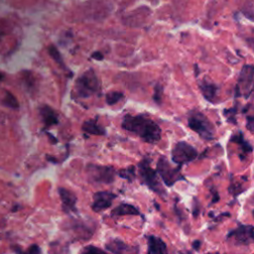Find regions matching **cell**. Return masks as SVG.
<instances>
[{"label": "cell", "mask_w": 254, "mask_h": 254, "mask_svg": "<svg viewBox=\"0 0 254 254\" xmlns=\"http://www.w3.org/2000/svg\"><path fill=\"white\" fill-rule=\"evenodd\" d=\"M99 89V82L92 70L85 71L75 83L76 94L80 98H86L95 94Z\"/></svg>", "instance_id": "cell-7"}, {"label": "cell", "mask_w": 254, "mask_h": 254, "mask_svg": "<svg viewBox=\"0 0 254 254\" xmlns=\"http://www.w3.org/2000/svg\"><path fill=\"white\" fill-rule=\"evenodd\" d=\"M79 254H108V253L105 250H103L97 246L87 245L81 249Z\"/></svg>", "instance_id": "cell-20"}, {"label": "cell", "mask_w": 254, "mask_h": 254, "mask_svg": "<svg viewBox=\"0 0 254 254\" xmlns=\"http://www.w3.org/2000/svg\"><path fill=\"white\" fill-rule=\"evenodd\" d=\"M135 171H136V169L134 166H128L127 168H124V169H121L120 171H118L117 175L120 178L128 181L129 183H132L136 179Z\"/></svg>", "instance_id": "cell-18"}, {"label": "cell", "mask_w": 254, "mask_h": 254, "mask_svg": "<svg viewBox=\"0 0 254 254\" xmlns=\"http://www.w3.org/2000/svg\"><path fill=\"white\" fill-rule=\"evenodd\" d=\"M87 178L95 184H111L114 182L116 172L113 167L97 164H88L86 166Z\"/></svg>", "instance_id": "cell-6"}, {"label": "cell", "mask_w": 254, "mask_h": 254, "mask_svg": "<svg viewBox=\"0 0 254 254\" xmlns=\"http://www.w3.org/2000/svg\"><path fill=\"white\" fill-rule=\"evenodd\" d=\"M171 156L172 161L178 166L182 167L183 165L189 164L195 160L198 156V152L190 144L185 141H180L173 146Z\"/></svg>", "instance_id": "cell-5"}, {"label": "cell", "mask_w": 254, "mask_h": 254, "mask_svg": "<svg viewBox=\"0 0 254 254\" xmlns=\"http://www.w3.org/2000/svg\"><path fill=\"white\" fill-rule=\"evenodd\" d=\"M188 126L205 141H211L214 139L215 128L209 119L200 111L191 110L189 113Z\"/></svg>", "instance_id": "cell-3"}, {"label": "cell", "mask_w": 254, "mask_h": 254, "mask_svg": "<svg viewBox=\"0 0 254 254\" xmlns=\"http://www.w3.org/2000/svg\"><path fill=\"white\" fill-rule=\"evenodd\" d=\"M4 104L7 105L8 107L12 109H18L19 108V103L17 98L10 92H6V95L4 97Z\"/></svg>", "instance_id": "cell-21"}, {"label": "cell", "mask_w": 254, "mask_h": 254, "mask_svg": "<svg viewBox=\"0 0 254 254\" xmlns=\"http://www.w3.org/2000/svg\"><path fill=\"white\" fill-rule=\"evenodd\" d=\"M19 254H41V248L37 244H32L25 252L18 251Z\"/></svg>", "instance_id": "cell-22"}, {"label": "cell", "mask_w": 254, "mask_h": 254, "mask_svg": "<svg viewBox=\"0 0 254 254\" xmlns=\"http://www.w3.org/2000/svg\"><path fill=\"white\" fill-rule=\"evenodd\" d=\"M246 127L249 129V131L252 133L253 132V124H254V119H253V116L252 115H249L246 117Z\"/></svg>", "instance_id": "cell-24"}, {"label": "cell", "mask_w": 254, "mask_h": 254, "mask_svg": "<svg viewBox=\"0 0 254 254\" xmlns=\"http://www.w3.org/2000/svg\"><path fill=\"white\" fill-rule=\"evenodd\" d=\"M200 89L201 92L203 94V96L205 97V99H207L210 102H213V99L215 98L216 95V86L212 83H208L206 81H204L203 83L200 84Z\"/></svg>", "instance_id": "cell-17"}, {"label": "cell", "mask_w": 254, "mask_h": 254, "mask_svg": "<svg viewBox=\"0 0 254 254\" xmlns=\"http://www.w3.org/2000/svg\"><path fill=\"white\" fill-rule=\"evenodd\" d=\"M50 54L51 56L59 63H62V60H61V57H60V54L58 52V50L55 48V47H51L50 48Z\"/></svg>", "instance_id": "cell-23"}, {"label": "cell", "mask_w": 254, "mask_h": 254, "mask_svg": "<svg viewBox=\"0 0 254 254\" xmlns=\"http://www.w3.org/2000/svg\"><path fill=\"white\" fill-rule=\"evenodd\" d=\"M59 194L62 201L63 211H64L65 213L76 212V195L72 191L64 188H59Z\"/></svg>", "instance_id": "cell-10"}, {"label": "cell", "mask_w": 254, "mask_h": 254, "mask_svg": "<svg viewBox=\"0 0 254 254\" xmlns=\"http://www.w3.org/2000/svg\"><path fill=\"white\" fill-rule=\"evenodd\" d=\"M116 197H117V194H115L112 191H108V190L96 191L93 194L91 208L95 212H100L102 210H105L111 206L113 200Z\"/></svg>", "instance_id": "cell-9"}, {"label": "cell", "mask_w": 254, "mask_h": 254, "mask_svg": "<svg viewBox=\"0 0 254 254\" xmlns=\"http://www.w3.org/2000/svg\"><path fill=\"white\" fill-rule=\"evenodd\" d=\"M206 254H219L218 252H209V253H206Z\"/></svg>", "instance_id": "cell-26"}, {"label": "cell", "mask_w": 254, "mask_h": 254, "mask_svg": "<svg viewBox=\"0 0 254 254\" xmlns=\"http://www.w3.org/2000/svg\"><path fill=\"white\" fill-rule=\"evenodd\" d=\"M150 163L151 161L148 157L143 158L138 163V174L141 179V183L164 198L167 195V191L159 181V176L157 172L151 168Z\"/></svg>", "instance_id": "cell-2"}, {"label": "cell", "mask_w": 254, "mask_h": 254, "mask_svg": "<svg viewBox=\"0 0 254 254\" xmlns=\"http://www.w3.org/2000/svg\"><path fill=\"white\" fill-rule=\"evenodd\" d=\"M140 214L141 213L139 209L135 205L127 202L120 203L119 205L114 207L110 212L111 217H118L123 215H140Z\"/></svg>", "instance_id": "cell-14"}, {"label": "cell", "mask_w": 254, "mask_h": 254, "mask_svg": "<svg viewBox=\"0 0 254 254\" xmlns=\"http://www.w3.org/2000/svg\"><path fill=\"white\" fill-rule=\"evenodd\" d=\"M226 239L231 244H234L236 246L250 245L254 240L253 225L240 223L236 228L230 230L227 233Z\"/></svg>", "instance_id": "cell-8"}, {"label": "cell", "mask_w": 254, "mask_h": 254, "mask_svg": "<svg viewBox=\"0 0 254 254\" xmlns=\"http://www.w3.org/2000/svg\"><path fill=\"white\" fill-rule=\"evenodd\" d=\"M148 251L147 254H168V248L164 240L155 235L147 236Z\"/></svg>", "instance_id": "cell-12"}, {"label": "cell", "mask_w": 254, "mask_h": 254, "mask_svg": "<svg viewBox=\"0 0 254 254\" xmlns=\"http://www.w3.org/2000/svg\"><path fill=\"white\" fill-rule=\"evenodd\" d=\"M229 141L232 142V143H235L236 145L239 146V148L241 150L239 158H240L241 161H243L245 159V157L253 151V148H252L251 144L244 138V135L241 131H238L235 134H233L230 137Z\"/></svg>", "instance_id": "cell-13"}, {"label": "cell", "mask_w": 254, "mask_h": 254, "mask_svg": "<svg viewBox=\"0 0 254 254\" xmlns=\"http://www.w3.org/2000/svg\"><path fill=\"white\" fill-rule=\"evenodd\" d=\"M40 114L46 127H51L59 123V118L56 111L48 105H44L40 108Z\"/></svg>", "instance_id": "cell-16"}, {"label": "cell", "mask_w": 254, "mask_h": 254, "mask_svg": "<svg viewBox=\"0 0 254 254\" xmlns=\"http://www.w3.org/2000/svg\"><path fill=\"white\" fill-rule=\"evenodd\" d=\"M156 172L167 187H172L177 182L186 180L185 176L181 173V167H173L164 156H161L159 158Z\"/></svg>", "instance_id": "cell-4"}, {"label": "cell", "mask_w": 254, "mask_h": 254, "mask_svg": "<svg viewBox=\"0 0 254 254\" xmlns=\"http://www.w3.org/2000/svg\"><path fill=\"white\" fill-rule=\"evenodd\" d=\"M123 97V93L119 92V91H110L106 94L105 100L106 103L109 105H113L115 103H117L121 98Z\"/></svg>", "instance_id": "cell-19"}, {"label": "cell", "mask_w": 254, "mask_h": 254, "mask_svg": "<svg viewBox=\"0 0 254 254\" xmlns=\"http://www.w3.org/2000/svg\"><path fill=\"white\" fill-rule=\"evenodd\" d=\"M121 126L124 130L135 134L146 143L155 144L161 139V127L145 114H126L122 119Z\"/></svg>", "instance_id": "cell-1"}, {"label": "cell", "mask_w": 254, "mask_h": 254, "mask_svg": "<svg viewBox=\"0 0 254 254\" xmlns=\"http://www.w3.org/2000/svg\"><path fill=\"white\" fill-rule=\"evenodd\" d=\"M2 77H3V74H2V73H1V72H0V80H1V79H2Z\"/></svg>", "instance_id": "cell-27"}, {"label": "cell", "mask_w": 254, "mask_h": 254, "mask_svg": "<svg viewBox=\"0 0 254 254\" xmlns=\"http://www.w3.org/2000/svg\"><path fill=\"white\" fill-rule=\"evenodd\" d=\"M200 241L199 240H194L193 242H192V244H191V246H192V248L194 249V250H198L199 249V247H200Z\"/></svg>", "instance_id": "cell-25"}, {"label": "cell", "mask_w": 254, "mask_h": 254, "mask_svg": "<svg viewBox=\"0 0 254 254\" xmlns=\"http://www.w3.org/2000/svg\"><path fill=\"white\" fill-rule=\"evenodd\" d=\"M106 250H109L112 254H137L138 250L126 244L124 241L118 238H110L105 243Z\"/></svg>", "instance_id": "cell-11"}, {"label": "cell", "mask_w": 254, "mask_h": 254, "mask_svg": "<svg viewBox=\"0 0 254 254\" xmlns=\"http://www.w3.org/2000/svg\"><path fill=\"white\" fill-rule=\"evenodd\" d=\"M81 129L84 133L90 134V135H105L106 134V130L104 127L100 126L97 118H92V119H88L86 121H84V123L81 126Z\"/></svg>", "instance_id": "cell-15"}]
</instances>
